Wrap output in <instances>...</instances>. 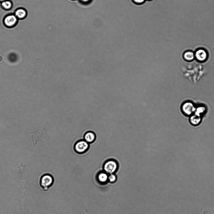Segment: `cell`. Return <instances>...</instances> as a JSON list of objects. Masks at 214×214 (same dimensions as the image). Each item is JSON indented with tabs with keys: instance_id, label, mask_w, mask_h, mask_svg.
<instances>
[{
	"instance_id": "obj_11",
	"label": "cell",
	"mask_w": 214,
	"mask_h": 214,
	"mask_svg": "<svg viewBox=\"0 0 214 214\" xmlns=\"http://www.w3.org/2000/svg\"><path fill=\"white\" fill-rule=\"evenodd\" d=\"M95 135L92 132L89 131L86 133L84 136L85 140L88 143H90L94 141L95 139Z\"/></svg>"
},
{
	"instance_id": "obj_2",
	"label": "cell",
	"mask_w": 214,
	"mask_h": 214,
	"mask_svg": "<svg viewBox=\"0 0 214 214\" xmlns=\"http://www.w3.org/2000/svg\"><path fill=\"white\" fill-rule=\"evenodd\" d=\"M118 167V164L115 160L110 159L105 163L103 169L104 172L110 174H113L116 170Z\"/></svg>"
},
{
	"instance_id": "obj_14",
	"label": "cell",
	"mask_w": 214,
	"mask_h": 214,
	"mask_svg": "<svg viewBox=\"0 0 214 214\" xmlns=\"http://www.w3.org/2000/svg\"><path fill=\"white\" fill-rule=\"evenodd\" d=\"M17 58V56L14 53H11L8 56L9 60L12 62H15Z\"/></svg>"
},
{
	"instance_id": "obj_7",
	"label": "cell",
	"mask_w": 214,
	"mask_h": 214,
	"mask_svg": "<svg viewBox=\"0 0 214 214\" xmlns=\"http://www.w3.org/2000/svg\"><path fill=\"white\" fill-rule=\"evenodd\" d=\"M208 108L205 105L203 104H198L196 105L194 114L202 117L207 112Z\"/></svg>"
},
{
	"instance_id": "obj_5",
	"label": "cell",
	"mask_w": 214,
	"mask_h": 214,
	"mask_svg": "<svg viewBox=\"0 0 214 214\" xmlns=\"http://www.w3.org/2000/svg\"><path fill=\"white\" fill-rule=\"evenodd\" d=\"M18 19L14 14H10L7 15L3 19V23L8 27L14 26L17 23Z\"/></svg>"
},
{
	"instance_id": "obj_3",
	"label": "cell",
	"mask_w": 214,
	"mask_h": 214,
	"mask_svg": "<svg viewBox=\"0 0 214 214\" xmlns=\"http://www.w3.org/2000/svg\"><path fill=\"white\" fill-rule=\"evenodd\" d=\"M54 182V179L51 175L46 174L43 175L40 179V185L43 189L47 190L52 185Z\"/></svg>"
},
{
	"instance_id": "obj_10",
	"label": "cell",
	"mask_w": 214,
	"mask_h": 214,
	"mask_svg": "<svg viewBox=\"0 0 214 214\" xmlns=\"http://www.w3.org/2000/svg\"><path fill=\"white\" fill-rule=\"evenodd\" d=\"M27 14L26 10L24 8H20L15 12L14 15L18 19H22L25 18Z\"/></svg>"
},
{
	"instance_id": "obj_12",
	"label": "cell",
	"mask_w": 214,
	"mask_h": 214,
	"mask_svg": "<svg viewBox=\"0 0 214 214\" xmlns=\"http://www.w3.org/2000/svg\"><path fill=\"white\" fill-rule=\"evenodd\" d=\"M108 174L105 172H101L98 175V181L101 183H105L108 179Z\"/></svg>"
},
{
	"instance_id": "obj_1",
	"label": "cell",
	"mask_w": 214,
	"mask_h": 214,
	"mask_svg": "<svg viewBox=\"0 0 214 214\" xmlns=\"http://www.w3.org/2000/svg\"><path fill=\"white\" fill-rule=\"evenodd\" d=\"M196 106V105L193 102L187 101L181 104L180 110L184 115L189 117L194 114Z\"/></svg>"
},
{
	"instance_id": "obj_18",
	"label": "cell",
	"mask_w": 214,
	"mask_h": 214,
	"mask_svg": "<svg viewBox=\"0 0 214 214\" xmlns=\"http://www.w3.org/2000/svg\"><path fill=\"white\" fill-rule=\"evenodd\" d=\"M6 0H0V2H3V1H6Z\"/></svg>"
},
{
	"instance_id": "obj_16",
	"label": "cell",
	"mask_w": 214,
	"mask_h": 214,
	"mask_svg": "<svg viewBox=\"0 0 214 214\" xmlns=\"http://www.w3.org/2000/svg\"><path fill=\"white\" fill-rule=\"evenodd\" d=\"M133 2L136 4L140 5L143 4L146 0H132Z\"/></svg>"
},
{
	"instance_id": "obj_6",
	"label": "cell",
	"mask_w": 214,
	"mask_h": 214,
	"mask_svg": "<svg viewBox=\"0 0 214 214\" xmlns=\"http://www.w3.org/2000/svg\"><path fill=\"white\" fill-rule=\"evenodd\" d=\"M89 147V144L85 140L78 142L75 145V149L79 153H82L86 151Z\"/></svg>"
},
{
	"instance_id": "obj_4",
	"label": "cell",
	"mask_w": 214,
	"mask_h": 214,
	"mask_svg": "<svg viewBox=\"0 0 214 214\" xmlns=\"http://www.w3.org/2000/svg\"><path fill=\"white\" fill-rule=\"evenodd\" d=\"M195 59L199 62L206 61L208 58V54L207 51L203 48H199L195 52Z\"/></svg>"
},
{
	"instance_id": "obj_9",
	"label": "cell",
	"mask_w": 214,
	"mask_h": 214,
	"mask_svg": "<svg viewBox=\"0 0 214 214\" xmlns=\"http://www.w3.org/2000/svg\"><path fill=\"white\" fill-rule=\"evenodd\" d=\"M184 59L186 61L190 62L195 59V52L191 51H187L183 54Z\"/></svg>"
},
{
	"instance_id": "obj_13",
	"label": "cell",
	"mask_w": 214,
	"mask_h": 214,
	"mask_svg": "<svg viewBox=\"0 0 214 214\" xmlns=\"http://www.w3.org/2000/svg\"><path fill=\"white\" fill-rule=\"evenodd\" d=\"M2 7L5 10H9L12 7V3L9 0L3 1L1 3Z\"/></svg>"
},
{
	"instance_id": "obj_15",
	"label": "cell",
	"mask_w": 214,
	"mask_h": 214,
	"mask_svg": "<svg viewBox=\"0 0 214 214\" xmlns=\"http://www.w3.org/2000/svg\"><path fill=\"white\" fill-rule=\"evenodd\" d=\"M108 179L111 182H115L116 179V177L113 174H110L108 176Z\"/></svg>"
},
{
	"instance_id": "obj_19",
	"label": "cell",
	"mask_w": 214,
	"mask_h": 214,
	"mask_svg": "<svg viewBox=\"0 0 214 214\" xmlns=\"http://www.w3.org/2000/svg\"><path fill=\"white\" fill-rule=\"evenodd\" d=\"M148 0V1H151L152 0Z\"/></svg>"
},
{
	"instance_id": "obj_8",
	"label": "cell",
	"mask_w": 214,
	"mask_h": 214,
	"mask_svg": "<svg viewBox=\"0 0 214 214\" xmlns=\"http://www.w3.org/2000/svg\"><path fill=\"white\" fill-rule=\"evenodd\" d=\"M189 120L190 124L193 126H198L201 123L202 117L194 114L189 116Z\"/></svg>"
},
{
	"instance_id": "obj_17",
	"label": "cell",
	"mask_w": 214,
	"mask_h": 214,
	"mask_svg": "<svg viewBox=\"0 0 214 214\" xmlns=\"http://www.w3.org/2000/svg\"><path fill=\"white\" fill-rule=\"evenodd\" d=\"M81 2L83 3H87L89 2L90 0H80Z\"/></svg>"
}]
</instances>
